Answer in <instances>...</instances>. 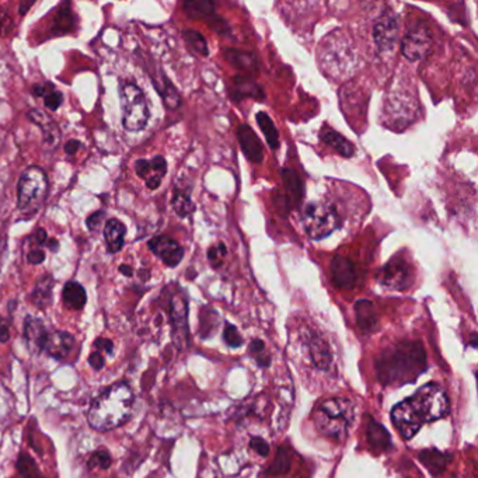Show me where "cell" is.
Returning a JSON list of instances; mask_svg holds the SVG:
<instances>
[{"instance_id": "obj_1", "label": "cell", "mask_w": 478, "mask_h": 478, "mask_svg": "<svg viewBox=\"0 0 478 478\" xmlns=\"http://www.w3.org/2000/svg\"><path fill=\"white\" fill-rule=\"evenodd\" d=\"M449 410V398L442 387L428 383L414 396L397 404L391 411V419L400 435L404 439H411L424 424L446 417Z\"/></svg>"}, {"instance_id": "obj_2", "label": "cell", "mask_w": 478, "mask_h": 478, "mask_svg": "<svg viewBox=\"0 0 478 478\" xmlns=\"http://www.w3.org/2000/svg\"><path fill=\"white\" fill-rule=\"evenodd\" d=\"M376 376L384 386L412 383L427 369V354L419 343L404 341L383 350L374 362Z\"/></svg>"}, {"instance_id": "obj_3", "label": "cell", "mask_w": 478, "mask_h": 478, "mask_svg": "<svg viewBox=\"0 0 478 478\" xmlns=\"http://www.w3.org/2000/svg\"><path fill=\"white\" fill-rule=\"evenodd\" d=\"M133 393L128 383L118 381L104 390L90 405L89 424L100 432L116 429L130 417Z\"/></svg>"}, {"instance_id": "obj_4", "label": "cell", "mask_w": 478, "mask_h": 478, "mask_svg": "<svg viewBox=\"0 0 478 478\" xmlns=\"http://www.w3.org/2000/svg\"><path fill=\"white\" fill-rule=\"evenodd\" d=\"M312 418L320 434L337 442H343L355 418V405L350 398H331L323 401L314 410Z\"/></svg>"}, {"instance_id": "obj_5", "label": "cell", "mask_w": 478, "mask_h": 478, "mask_svg": "<svg viewBox=\"0 0 478 478\" xmlns=\"http://www.w3.org/2000/svg\"><path fill=\"white\" fill-rule=\"evenodd\" d=\"M49 191L47 173L38 166H30L23 171L17 184V207L24 218L35 216L44 207Z\"/></svg>"}, {"instance_id": "obj_6", "label": "cell", "mask_w": 478, "mask_h": 478, "mask_svg": "<svg viewBox=\"0 0 478 478\" xmlns=\"http://www.w3.org/2000/svg\"><path fill=\"white\" fill-rule=\"evenodd\" d=\"M122 126L128 132L142 130L150 118L143 92L133 83H125L120 89Z\"/></svg>"}, {"instance_id": "obj_7", "label": "cell", "mask_w": 478, "mask_h": 478, "mask_svg": "<svg viewBox=\"0 0 478 478\" xmlns=\"http://www.w3.org/2000/svg\"><path fill=\"white\" fill-rule=\"evenodd\" d=\"M302 222L307 236L313 240L324 239L340 226L336 208L327 202H310L303 211Z\"/></svg>"}, {"instance_id": "obj_8", "label": "cell", "mask_w": 478, "mask_h": 478, "mask_svg": "<svg viewBox=\"0 0 478 478\" xmlns=\"http://www.w3.org/2000/svg\"><path fill=\"white\" fill-rule=\"evenodd\" d=\"M398 18L391 10H384L374 23L373 39L380 54L391 52L398 41Z\"/></svg>"}, {"instance_id": "obj_9", "label": "cell", "mask_w": 478, "mask_h": 478, "mask_svg": "<svg viewBox=\"0 0 478 478\" xmlns=\"http://www.w3.org/2000/svg\"><path fill=\"white\" fill-rule=\"evenodd\" d=\"M431 49L432 35L424 24H418L408 30L401 41V52L411 62L424 59Z\"/></svg>"}, {"instance_id": "obj_10", "label": "cell", "mask_w": 478, "mask_h": 478, "mask_svg": "<svg viewBox=\"0 0 478 478\" xmlns=\"http://www.w3.org/2000/svg\"><path fill=\"white\" fill-rule=\"evenodd\" d=\"M411 268L405 259L394 257L380 271L379 281L386 288L394 290H404L411 285Z\"/></svg>"}, {"instance_id": "obj_11", "label": "cell", "mask_w": 478, "mask_h": 478, "mask_svg": "<svg viewBox=\"0 0 478 478\" xmlns=\"http://www.w3.org/2000/svg\"><path fill=\"white\" fill-rule=\"evenodd\" d=\"M147 247L157 258H160L170 268H176L183 261L185 252L184 248L176 240L166 235H160L149 240Z\"/></svg>"}, {"instance_id": "obj_12", "label": "cell", "mask_w": 478, "mask_h": 478, "mask_svg": "<svg viewBox=\"0 0 478 478\" xmlns=\"http://www.w3.org/2000/svg\"><path fill=\"white\" fill-rule=\"evenodd\" d=\"M135 173L145 180L149 190H157L167 174V161L163 156H154L152 160L139 159L135 161Z\"/></svg>"}, {"instance_id": "obj_13", "label": "cell", "mask_w": 478, "mask_h": 478, "mask_svg": "<svg viewBox=\"0 0 478 478\" xmlns=\"http://www.w3.org/2000/svg\"><path fill=\"white\" fill-rule=\"evenodd\" d=\"M183 7L187 16H190L191 18L208 21V24H211L212 28L216 30L219 34L231 30L229 25L219 16H216L215 4L212 1H185Z\"/></svg>"}, {"instance_id": "obj_14", "label": "cell", "mask_w": 478, "mask_h": 478, "mask_svg": "<svg viewBox=\"0 0 478 478\" xmlns=\"http://www.w3.org/2000/svg\"><path fill=\"white\" fill-rule=\"evenodd\" d=\"M331 278L337 288L351 290L357 283L355 264L343 255H336L331 261Z\"/></svg>"}, {"instance_id": "obj_15", "label": "cell", "mask_w": 478, "mask_h": 478, "mask_svg": "<svg viewBox=\"0 0 478 478\" xmlns=\"http://www.w3.org/2000/svg\"><path fill=\"white\" fill-rule=\"evenodd\" d=\"M27 118L34 122L42 132V137H44V145L54 147L55 145H58L59 139H61V129L58 126V123L55 120H52L48 114H45L41 110L32 109L28 111Z\"/></svg>"}, {"instance_id": "obj_16", "label": "cell", "mask_w": 478, "mask_h": 478, "mask_svg": "<svg viewBox=\"0 0 478 478\" xmlns=\"http://www.w3.org/2000/svg\"><path fill=\"white\" fill-rule=\"evenodd\" d=\"M75 347V338L66 331H55L48 334L44 351L56 360H63Z\"/></svg>"}, {"instance_id": "obj_17", "label": "cell", "mask_w": 478, "mask_h": 478, "mask_svg": "<svg viewBox=\"0 0 478 478\" xmlns=\"http://www.w3.org/2000/svg\"><path fill=\"white\" fill-rule=\"evenodd\" d=\"M47 338L48 333L44 323L39 319L28 316L24 321V340L27 343V347L32 353L39 354L41 351H44Z\"/></svg>"}, {"instance_id": "obj_18", "label": "cell", "mask_w": 478, "mask_h": 478, "mask_svg": "<svg viewBox=\"0 0 478 478\" xmlns=\"http://www.w3.org/2000/svg\"><path fill=\"white\" fill-rule=\"evenodd\" d=\"M238 136H239L241 150L245 154V157L250 161L259 163L262 160L264 150H262V143L259 137L255 135V132L248 125H240Z\"/></svg>"}, {"instance_id": "obj_19", "label": "cell", "mask_w": 478, "mask_h": 478, "mask_svg": "<svg viewBox=\"0 0 478 478\" xmlns=\"http://www.w3.org/2000/svg\"><path fill=\"white\" fill-rule=\"evenodd\" d=\"M366 439L373 451L386 452L391 448L390 434L383 425L376 422L372 417H366Z\"/></svg>"}, {"instance_id": "obj_20", "label": "cell", "mask_w": 478, "mask_h": 478, "mask_svg": "<svg viewBox=\"0 0 478 478\" xmlns=\"http://www.w3.org/2000/svg\"><path fill=\"white\" fill-rule=\"evenodd\" d=\"M232 97L239 102L241 99H257V100H262L264 92L262 89L255 83L254 79L247 78V76H236L232 80Z\"/></svg>"}, {"instance_id": "obj_21", "label": "cell", "mask_w": 478, "mask_h": 478, "mask_svg": "<svg viewBox=\"0 0 478 478\" xmlns=\"http://www.w3.org/2000/svg\"><path fill=\"white\" fill-rule=\"evenodd\" d=\"M103 233H104V240H106L109 251L111 254L121 251V248L123 247V241H125L126 226L121 222L120 219L117 218L109 219L104 225Z\"/></svg>"}, {"instance_id": "obj_22", "label": "cell", "mask_w": 478, "mask_h": 478, "mask_svg": "<svg viewBox=\"0 0 478 478\" xmlns=\"http://www.w3.org/2000/svg\"><path fill=\"white\" fill-rule=\"evenodd\" d=\"M62 299L68 309L82 310L87 303V293H86V289L79 282L69 281L63 286Z\"/></svg>"}, {"instance_id": "obj_23", "label": "cell", "mask_w": 478, "mask_h": 478, "mask_svg": "<svg viewBox=\"0 0 478 478\" xmlns=\"http://www.w3.org/2000/svg\"><path fill=\"white\" fill-rule=\"evenodd\" d=\"M355 314H357L359 329L363 333H372L377 327L379 317L370 300H364V299L358 300L355 303Z\"/></svg>"}, {"instance_id": "obj_24", "label": "cell", "mask_w": 478, "mask_h": 478, "mask_svg": "<svg viewBox=\"0 0 478 478\" xmlns=\"http://www.w3.org/2000/svg\"><path fill=\"white\" fill-rule=\"evenodd\" d=\"M32 96L44 99V104L49 111H56L63 103V94L56 90L55 85L45 82L42 85H34L31 89Z\"/></svg>"}, {"instance_id": "obj_25", "label": "cell", "mask_w": 478, "mask_h": 478, "mask_svg": "<svg viewBox=\"0 0 478 478\" xmlns=\"http://www.w3.org/2000/svg\"><path fill=\"white\" fill-rule=\"evenodd\" d=\"M54 285H55V279L51 275H44L38 279V282L35 283L31 292V300L37 307L45 309L52 303Z\"/></svg>"}, {"instance_id": "obj_26", "label": "cell", "mask_w": 478, "mask_h": 478, "mask_svg": "<svg viewBox=\"0 0 478 478\" xmlns=\"http://www.w3.org/2000/svg\"><path fill=\"white\" fill-rule=\"evenodd\" d=\"M170 313L173 326L177 334H180L181 340H185L187 336V302L183 296H174L170 305Z\"/></svg>"}, {"instance_id": "obj_27", "label": "cell", "mask_w": 478, "mask_h": 478, "mask_svg": "<svg viewBox=\"0 0 478 478\" xmlns=\"http://www.w3.org/2000/svg\"><path fill=\"white\" fill-rule=\"evenodd\" d=\"M72 4L71 3H62L58 8V16L52 25V34L54 35H66L72 32L76 27V20L72 13Z\"/></svg>"}, {"instance_id": "obj_28", "label": "cell", "mask_w": 478, "mask_h": 478, "mask_svg": "<svg viewBox=\"0 0 478 478\" xmlns=\"http://www.w3.org/2000/svg\"><path fill=\"white\" fill-rule=\"evenodd\" d=\"M320 137L324 143H327L329 146H331L337 153H340L343 157H351L355 150L354 146L351 145V142L348 139H345L344 136H341L338 132L331 130V129H326L320 133Z\"/></svg>"}, {"instance_id": "obj_29", "label": "cell", "mask_w": 478, "mask_h": 478, "mask_svg": "<svg viewBox=\"0 0 478 478\" xmlns=\"http://www.w3.org/2000/svg\"><path fill=\"white\" fill-rule=\"evenodd\" d=\"M282 177L288 191V204H292L293 207L300 204L303 198V184L299 176L292 168H283Z\"/></svg>"}, {"instance_id": "obj_30", "label": "cell", "mask_w": 478, "mask_h": 478, "mask_svg": "<svg viewBox=\"0 0 478 478\" xmlns=\"http://www.w3.org/2000/svg\"><path fill=\"white\" fill-rule=\"evenodd\" d=\"M419 460L425 465V467L434 476H439L446 469L451 458L448 455H443V453L435 451V449H429V451H424V452L419 453Z\"/></svg>"}, {"instance_id": "obj_31", "label": "cell", "mask_w": 478, "mask_h": 478, "mask_svg": "<svg viewBox=\"0 0 478 478\" xmlns=\"http://www.w3.org/2000/svg\"><path fill=\"white\" fill-rule=\"evenodd\" d=\"M225 58L229 63H232L238 69L245 71V72L257 71V59L250 52L239 51V49H228L225 54Z\"/></svg>"}, {"instance_id": "obj_32", "label": "cell", "mask_w": 478, "mask_h": 478, "mask_svg": "<svg viewBox=\"0 0 478 478\" xmlns=\"http://www.w3.org/2000/svg\"><path fill=\"white\" fill-rule=\"evenodd\" d=\"M255 118H257V123H258L259 129L265 135V139H266V143L269 145V147L272 150L278 149L279 147V133H278L275 123L271 120V117L266 113L259 111Z\"/></svg>"}, {"instance_id": "obj_33", "label": "cell", "mask_w": 478, "mask_h": 478, "mask_svg": "<svg viewBox=\"0 0 478 478\" xmlns=\"http://www.w3.org/2000/svg\"><path fill=\"white\" fill-rule=\"evenodd\" d=\"M171 205H173V209L176 211V214L180 218H187L194 211V204L191 201L190 191H187V190L176 188Z\"/></svg>"}, {"instance_id": "obj_34", "label": "cell", "mask_w": 478, "mask_h": 478, "mask_svg": "<svg viewBox=\"0 0 478 478\" xmlns=\"http://www.w3.org/2000/svg\"><path fill=\"white\" fill-rule=\"evenodd\" d=\"M310 343H312L310 353H312V358L314 360V363L320 369H327L331 363V355H330L327 345L321 340H312Z\"/></svg>"}, {"instance_id": "obj_35", "label": "cell", "mask_w": 478, "mask_h": 478, "mask_svg": "<svg viewBox=\"0 0 478 478\" xmlns=\"http://www.w3.org/2000/svg\"><path fill=\"white\" fill-rule=\"evenodd\" d=\"M289 467H290V455H289L286 448H279L275 460L272 462V465L266 470V474L282 476V474H286L289 472Z\"/></svg>"}, {"instance_id": "obj_36", "label": "cell", "mask_w": 478, "mask_h": 478, "mask_svg": "<svg viewBox=\"0 0 478 478\" xmlns=\"http://www.w3.org/2000/svg\"><path fill=\"white\" fill-rule=\"evenodd\" d=\"M183 38L187 41V44L200 55L202 56H208L209 55V49L207 45L205 38L202 37L201 32L194 31V30H184L183 31Z\"/></svg>"}, {"instance_id": "obj_37", "label": "cell", "mask_w": 478, "mask_h": 478, "mask_svg": "<svg viewBox=\"0 0 478 478\" xmlns=\"http://www.w3.org/2000/svg\"><path fill=\"white\" fill-rule=\"evenodd\" d=\"M17 470L23 478H44L35 462L27 455L21 453L17 460Z\"/></svg>"}, {"instance_id": "obj_38", "label": "cell", "mask_w": 478, "mask_h": 478, "mask_svg": "<svg viewBox=\"0 0 478 478\" xmlns=\"http://www.w3.org/2000/svg\"><path fill=\"white\" fill-rule=\"evenodd\" d=\"M111 463H113V459H111L110 453L107 451L100 449V451H96V452L92 453V456H90V459L87 462V466L90 469L99 467V469L107 470L111 466Z\"/></svg>"}, {"instance_id": "obj_39", "label": "cell", "mask_w": 478, "mask_h": 478, "mask_svg": "<svg viewBox=\"0 0 478 478\" xmlns=\"http://www.w3.org/2000/svg\"><path fill=\"white\" fill-rule=\"evenodd\" d=\"M226 252H228V250H226L225 244L223 243H218V244L212 245L208 250V258H209V261H211V264L214 266H219L222 264Z\"/></svg>"}, {"instance_id": "obj_40", "label": "cell", "mask_w": 478, "mask_h": 478, "mask_svg": "<svg viewBox=\"0 0 478 478\" xmlns=\"http://www.w3.org/2000/svg\"><path fill=\"white\" fill-rule=\"evenodd\" d=\"M223 338H225L226 344H228L229 347H232V348H239L240 345H241V343H243V338H241V336H240L238 329H236L235 326L229 324V323H228L226 327H225Z\"/></svg>"}, {"instance_id": "obj_41", "label": "cell", "mask_w": 478, "mask_h": 478, "mask_svg": "<svg viewBox=\"0 0 478 478\" xmlns=\"http://www.w3.org/2000/svg\"><path fill=\"white\" fill-rule=\"evenodd\" d=\"M104 218H106V212L104 211H96L94 214H92L86 219V225H87L89 231H97L103 225Z\"/></svg>"}, {"instance_id": "obj_42", "label": "cell", "mask_w": 478, "mask_h": 478, "mask_svg": "<svg viewBox=\"0 0 478 478\" xmlns=\"http://www.w3.org/2000/svg\"><path fill=\"white\" fill-rule=\"evenodd\" d=\"M250 446H251L261 458H266L268 453H269V446H268V443H266L264 439H261V438H252Z\"/></svg>"}, {"instance_id": "obj_43", "label": "cell", "mask_w": 478, "mask_h": 478, "mask_svg": "<svg viewBox=\"0 0 478 478\" xmlns=\"http://www.w3.org/2000/svg\"><path fill=\"white\" fill-rule=\"evenodd\" d=\"M94 348L99 350V353H104L107 355H111L114 351V343L107 338H97L94 343Z\"/></svg>"}, {"instance_id": "obj_44", "label": "cell", "mask_w": 478, "mask_h": 478, "mask_svg": "<svg viewBox=\"0 0 478 478\" xmlns=\"http://www.w3.org/2000/svg\"><path fill=\"white\" fill-rule=\"evenodd\" d=\"M27 261L32 265H39L45 261V251L41 248H34L27 254Z\"/></svg>"}, {"instance_id": "obj_45", "label": "cell", "mask_w": 478, "mask_h": 478, "mask_svg": "<svg viewBox=\"0 0 478 478\" xmlns=\"http://www.w3.org/2000/svg\"><path fill=\"white\" fill-rule=\"evenodd\" d=\"M30 240H32L34 241V244L35 245H47V243H48V240H49V238H48V233L44 231V229H37L31 236H30Z\"/></svg>"}, {"instance_id": "obj_46", "label": "cell", "mask_w": 478, "mask_h": 478, "mask_svg": "<svg viewBox=\"0 0 478 478\" xmlns=\"http://www.w3.org/2000/svg\"><path fill=\"white\" fill-rule=\"evenodd\" d=\"M80 147H82V142H80V140H78V139H71V140H68V142L65 143L63 150H65L66 154L75 156V154L79 152Z\"/></svg>"}, {"instance_id": "obj_47", "label": "cell", "mask_w": 478, "mask_h": 478, "mask_svg": "<svg viewBox=\"0 0 478 478\" xmlns=\"http://www.w3.org/2000/svg\"><path fill=\"white\" fill-rule=\"evenodd\" d=\"M104 362H106V360H104V357H103L100 353H93V354L90 355V358H89L90 366H92L93 369H96V370L103 369Z\"/></svg>"}, {"instance_id": "obj_48", "label": "cell", "mask_w": 478, "mask_h": 478, "mask_svg": "<svg viewBox=\"0 0 478 478\" xmlns=\"http://www.w3.org/2000/svg\"><path fill=\"white\" fill-rule=\"evenodd\" d=\"M250 350H251L252 355L258 357V355H261V354L264 353V343H262V341H259V340H257V341H252V344H251Z\"/></svg>"}, {"instance_id": "obj_49", "label": "cell", "mask_w": 478, "mask_h": 478, "mask_svg": "<svg viewBox=\"0 0 478 478\" xmlns=\"http://www.w3.org/2000/svg\"><path fill=\"white\" fill-rule=\"evenodd\" d=\"M8 338H10L8 329H7V326L3 323V319L0 317V343H6Z\"/></svg>"}, {"instance_id": "obj_50", "label": "cell", "mask_w": 478, "mask_h": 478, "mask_svg": "<svg viewBox=\"0 0 478 478\" xmlns=\"http://www.w3.org/2000/svg\"><path fill=\"white\" fill-rule=\"evenodd\" d=\"M32 4H34V1H32V0H31V1H23V3H20V7H18V14H20V16H24V14H27L28 8H30Z\"/></svg>"}, {"instance_id": "obj_51", "label": "cell", "mask_w": 478, "mask_h": 478, "mask_svg": "<svg viewBox=\"0 0 478 478\" xmlns=\"http://www.w3.org/2000/svg\"><path fill=\"white\" fill-rule=\"evenodd\" d=\"M120 272L122 274V275L128 276V278H130V276L133 275V269H132V266H130V265H125V264L120 265Z\"/></svg>"}, {"instance_id": "obj_52", "label": "cell", "mask_w": 478, "mask_h": 478, "mask_svg": "<svg viewBox=\"0 0 478 478\" xmlns=\"http://www.w3.org/2000/svg\"><path fill=\"white\" fill-rule=\"evenodd\" d=\"M47 247L52 251V252H56L59 250V241L56 239H49L48 243H47Z\"/></svg>"}]
</instances>
